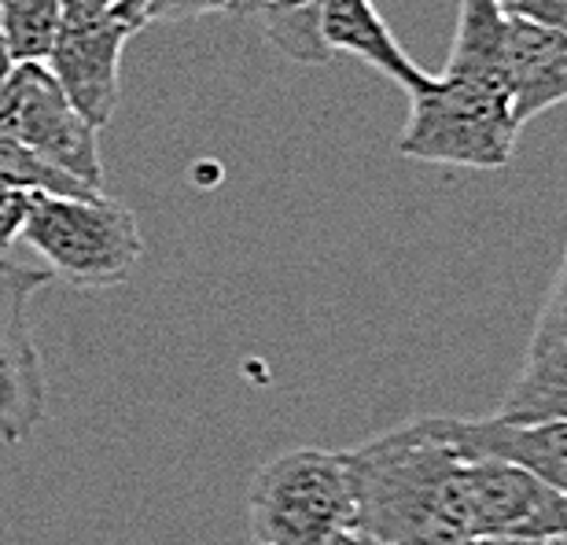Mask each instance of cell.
Returning <instances> with one entry per match:
<instances>
[{"mask_svg":"<svg viewBox=\"0 0 567 545\" xmlns=\"http://www.w3.org/2000/svg\"><path fill=\"white\" fill-rule=\"evenodd\" d=\"M343 461L354 491V542H472L461 494L464 453L435 428V417H421L354 450H343Z\"/></svg>","mask_w":567,"mask_h":545,"instance_id":"obj_1","label":"cell"},{"mask_svg":"<svg viewBox=\"0 0 567 545\" xmlns=\"http://www.w3.org/2000/svg\"><path fill=\"white\" fill-rule=\"evenodd\" d=\"M516 136L508 82L442 71L424 93L413 96L399 152L421 163L502 169L513 158Z\"/></svg>","mask_w":567,"mask_h":545,"instance_id":"obj_2","label":"cell"},{"mask_svg":"<svg viewBox=\"0 0 567 545\" xmlns=\"http://www.w3.org/2000/svg\"><path fill=\"white\" fill-rule=\"evenodd\" d=\"M247 505L262 545H347L354 538V491L336 450L299 446L266 461Z\"/></svg>","mask_w":567,"mask_h":545,"instance_id":"obj_3","label":"cell"},{"mask_svg":"<svg viewBox=\"0 0 567 545\" xmlns=\"http://www.w3.org/2000/svg\"><path fill=\"white\" fill-rule=\"evenodd\" d=\"M22 236L49 263L52 277L74 288H111L130 280L144 258V236L130 207L104 192L60 196L33 192Z\"/></svg>","mask_w":567,"mask_h":545,"instance_id":"obj_4","label":"cell"},{"mask_svg":"<svg viewBox=\"0 0 567 545\" xmlns=\"http://www.w3.org/2000/svg\"><path fill=\"white\" fill-rule=\"evenodd\" d=\"M100 130L85 122L60 82L44 63H16L0 89V136L27 147L41 163L82 181L85 188H104V158H100Z\"/></svg>","mask_w":567,"mask_h":545,"instance_id":"obj_5","label":"cell"},{"mask_svg":"<svg viewBox=\"0 0 567 545\" xmlns=\"http://www.w3.org/2000/svg\"><path fill=\"white\" fill-rule=\"evenodd\" d=\"M133 33L137 30L115 8L96 0H63L44 66L93 130H104L118 111L122 52Z\"/></svg>","mask_w":567,"mask_h":545,"instance_id":"obj_6","label":"cell"},{"mask_svg":"<svg viewBox=\"0 0 567 545\" xmlns=\"http://www.w3.org/2000/svg\"><path fill=\"white\" fill-rule=\"evenodd\" d=\"M461 494L472 542L567 535V497L508 461L464 453Z\"/></svg>","mask_w":567,"mask_h":545,"instance_id":"obj_7","label":"cell"},{"mask_svg":"<svg viewBox=\"0 0 567 545\" xmlns=\"http://www.w3.org/2000/svg\"><path fill=\"white\" fill-rule=\"evenodd\" d=\"M52 280L49 269H30L0 258V442L27 446L44 420V369L30 336V299Z\"/></svg>","mask_w":567,"mask_h":545,"instance_id":"obj_8","label":"cell"},{"mask_svg":"<svg viewBox=\"0 0 567 545\" xmlns=\"http://www.w3.org/2000/svg\"><path fill=\"white\" fill-rule=\"evenodd\" d=\"M435 428L468 457L508 461L567 497V420L435 417Z\"/></svg>","mask_w":567,"mask_h":545,"instance_id":"obj_9","label":"cell"},{"mask_svg":"<svg viewBox=\"0 0 567 545\" xmlns=\"http://www.w3.org/2000/svg\"><path fill=\"white\" fill-rule=\"evenodd\" d=\"M321 38L328 52H347L354 60L369 63L372 71L391 78L394 85L405 89L410 96L424 93L435 82V74H427L424 66H416L391 27L383 22L372 0H324L321 8Z\"/></svg>","mask_w":567,"mask_h":545,"instance_id":"obj_10","label":"cell"},{"mask_svg":"<svg viewBox=\"0 0 567 545\" xmlns=\"http://www.w3.org/2000/svg\"><path fill=\"white\" fill-rule=\"evenodd\" d=\"M508 52V96L513 119L524 130L542 111L567 100V33L535 27V22L508 19L505 30Z\"/></svg>","mask_w":567,"mask_h":545,"instance_id":"obj_11","label":"cell"},{"mask_svg":"<svg viewBox=\"0 0 567 545\" xmlns=\"http://www.w3.org/2000/svg\"><path fill=\"white\" fill-rule=\"evenodd\" d=\"M502 417L508 420H567V339L530 343L524 369L505 394Z\"/></svg>","mask_w":567,"mask_h":545,"instance_id":"obj_12","label":"cell"},{"mask_svg":"<svg viewBox=\"0 0 567 545\" xmlns=\"http://www.w3.org/2000/svg\"><path fill=\"white\" fill-rule=\"evenodd\" d=\"M321 8L324 0H262L258 11L269 44L295 63H328L332 52L321 38Z\"/></svg>","mask_w":567,"mask_h":545,"instance_id":"obj_13","label":"cell"},{"mask_svg":"<svg viewBox=\"0 0 567 545\" xmlns=\"http://www.w3.org/2000/svg\"><path fill=\"white\" fill-rule=\"evenodd\" d=\"M63 0H0V33L16 63H44L52 49Z\"/></svg>","mask_w":567,"mask_h":545,"instance_id":"obj_14","label":"cell"},{"mask_svg":"<svg viewBox=\"0 0 567 545\" xmlns=\"http://www.w3.org/2000/svg\"><path fill=\"white\" fill-rule=\"evenodd\" d=\"M0 185H16V188H30V192H60V196H85L82 181L60 174L55 166L41 163L38 155H30L27 147H19L16 141L0 136Z\"/></svg>","mask_w":567,"mask_h":545,"instance_id":"obj_15","label":"cell"},{"mask_svg":"<svg viewBox=\"0 0 567 545\" xmlns=\"http://www.w3.org/2000/svg\"><path fill=\"white\" fill-rule=\"evenodd\" d=\"M229 11V0H144L137 11V30L155 22H185L199 16H221Z\"/></svg>","mask_w":567,"mask_h":545,"instance_id":"obj_16","label":"cell"},{"mask_svg":"<svg viewBox=\"0 0 567 545\" xmlns=\"http://www.w3.org/2000/svg\"><path fill=\"white\" fill-rule=\"evenodd\" d=\"M564 339H567V255L557 272V284H553L546 295V306H542V313H538L530 343H564Z\"/></svg>","mask_w":567,"mask_h":545,"instance_id":"obj_17","label":"cell"},{"mask_svg":"<svg viewBox=\"0 0 567 545\" xmlns=\"http://www.w3.org/2000/svg\"><path fill=\"white\" fill-rule=\"evenodd\" d=\"M33 207V192L30 188H16V185H0V251L11 247L27 229Z\"/></svg>","mask_w":567,"mask_h":545,"instance_id":"obj_18","label":"cell"},{"mask_svg":"<svg viewBox=\"0 0 567 545\" xmlns=\"http://www.w3.org/2000/svg\"><path fill=\"white\" fill-rule=\"evenodd\" d=\"M505 19L535 22V27L564 30L567 33V0H497Z\"/></svg>","mask_w":567,"mask_h":545,"instance_id":"obj_19","label":"cell"},{"mask_svg":"<svg viewBox=\"0 0 567 545\" xmlns=\"http://www.w3.org/2000/svg\"><path fill=\"white\" fill-rule=\"evenodd\" d=\"M11 71H16V60H11V52H8V44H4V33H0V89H4Z\"/></svg>","mask_w":567,"mask_h":545,"instance_id":"obj_20","label":"cell"},{"mask_svg":"<svg viewBox=\"0 0 567 545\" xmlns=\"http://www.w3.org/2000/svg\"><path fill=\"white\" fill-rule=\"evenodd\" d=\"M141 4H144V0H118V4H115V11L130 22L133 30H137V11H141Z\"/></svg>","mask_w":567,"mask_h":545,"instance_id":"obj_21","label":"cell"},{"mask_svg":"<svg viewBox=\"0 0 567 545\" xmlns=\"http://www.w3.org/2000/svg\"><path fill=\"white\" fill-rule=\"evenodd\" d=\"M486 545H557V538H497Z\"/></svg>","mask_w":567,"mask_h":545,"instance_id":"obj_22","label":"cell"},{"mask_svg":"<svg viewBox=\"0 0 567 545\" xmlns=\"http://www.w3.org/2000/svg\"><path fill=\"white\" fill-rule=\"evenodd\" d=\"M96 4H104V8H115V4H118V0H96Z\"/></svg>","mask_w":567,"mask_h":545,"instance_id":"obj_23","label":"cell"},{"mask_svg":"<svg viewBox=\"0 0 567 545\" xmlns=\"http://www.w3.org/2000/svg\"><path fill=\"white\" fill-rule=\"evenodd\" d=\"M464 545H486V542H464Z\"/></svg>","mask_w":567,"mask_h":545,"instance_id":"obj_24","label":"cell"},{"mask_svg":"<svg viewBox=\"0 0 567 545\" xmlns=\"http://www.w3.org/2000/svg\"><path fill=\"white\" fill-rule=\"evenodd\" d=\"M560 545H567V535H560Z\"/></svg>","mask_w":567,"mask_h":545,"instance_id":"obj_25","label":"cell"},{"mask_svg":"<svg viewBox=\"0 0 567 545\" xmlns=\"http://www.w3.org/2000/svg\"><path fill=\"white\" fill-rule=\"evenodd\" d=\"M350 545H369V542H350Z\"/></svg>","mask_w":567,"mask_h":545,"instance_id":"obj_26","label":"cell"},{"mask_svg":"<svg viewBox=\"0 0 567 545\" xmlns=\"http://www.w3.org/2000/svg\"><path fill=\"white\" fill-rule=\"evenodd\" d=\"M350 542H354V538H350ZM350 542H347V545H350Z\"/></svg>","mask_w":567,"mask_h":545,"instance_id":"obj_27","label":"cell"},{"mask_svg":"<svg viewBox=\"0 0 567 545\" xmlns=\"http://www.w3.org/2000/svg\"><path fill=\"white\" fill-rule=\"evenodd\" d=\"M557 545H560V538H557Z\"/></svg>","mask_w":567,"mask_h":545,"instance_id":"obj_28","label":"cell"}]
</instances>
